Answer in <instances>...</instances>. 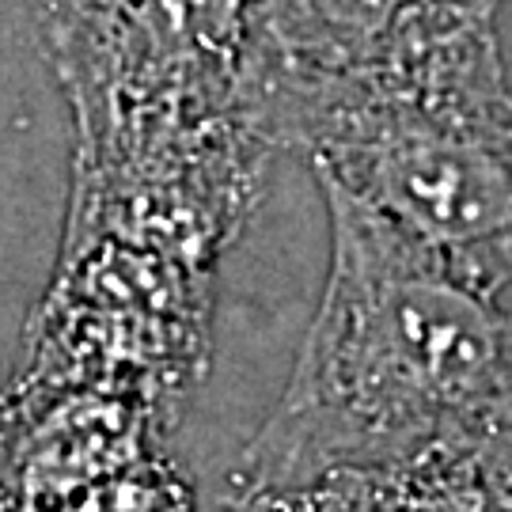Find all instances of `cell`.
Wrapping results in <instances>:
<instances>
[{
    "label": "cell",
    "mask_w": 512,
    "mask_h": 512,
    "mask_svg": "<svg viewBox=\"0 0 512 512\" xmlns=\"http://www.w3.org/2000/svg\"><path fill=\"white\" fill-rule=\"evenodd\" d=\"M228 512H512V425L338 467L289 490L239 494Z\"/></svg>",
    "instance_id": "5"
},
{
    "label": "cell",
    "mask_w": 512,
    "mask_h": 512,
    "mask_svg": "<svg viewBox=\"0 0 512 512\" xmlns=\"http://www.w3.org/2000/svg\"><path fill=\"white\" fill-rule=\"evenodd\" d=\"M274 152H300L478 293L512 289L509 76L311 88L251 103Z\"/></svg>",
    "instance_id": "3"
},
{
    "label": "cell",
    "mask_w": 512,
    "mask_h": 512,
    "mask_svg": "<svg viewBox=\"0 0 512 512\" xmlns=\"http://www.w3.org/2000/svg\"><path fill=\"white\" fill-rule=\"evenodd\" d=\"M315 183L330 217L327 285L243 452L236 497L512 425V315L497 296L463 285L342 186Z\"/></svg>",
    "instance_id": "1"
},
{
    "label": "cell",
    "mask_w": 512,
    "mask_h": 512,
    "mask_svg": "<svg viewBox=\"0 0 512 512\" xmlns=\"http://www.w3.org/2000/svg\"><path fill=\"white\" fill-rule=\"evenodd\" d=\"M501 0H251V103L311 88L421 84L501 69Z\"/></svg>",
    "instance_id": "4"
},
{
    "label": "cell",
    "mask_w": 512,
    "mask_h": 512,
    "mask_svg": "<svg viewBox=\"0 0 512 512\" xmlns=\"http://www.w3.org/2000/svg\"><path fill=\"white\" fill-rule=\"evenodd\" d=\"M80 202L243 228L274 156L247 114L251 0H35Z\"/></svg>",
    "instance_id": "2"
}]
</instances>
